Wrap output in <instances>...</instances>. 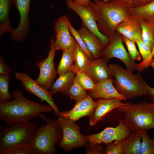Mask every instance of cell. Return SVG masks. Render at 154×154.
I'll use <instances>...</instances> for the list:
<instances>
[{"instance_id":"1","label":"cell","mask_w":154,"mask_h":154,"mask_svg":"<svg viewBox=\"0 0 154 154\" xmlns=\"http://www.w3.org/2000/svg\"><path fill=\"white\" fill-rule=\"evenodd\" d=\"M13 97L12 101L0 103V120L8 125L17 122H30L40 114L54 110L48 104H41L26 98L20 89L13 92Z\"/></svg>"},{"instance_id":"2","label":"cell","mask_w":154,"mask_h":154,"mask_svg":"<svg viewBox=\"0 0 154 154\" xmlns=\"http://www.w3.org/2000/svg\"><path fill=\"white\" fill-rule=\"evenodd\" d=\"M96 18L100 32L110 39L115 35L116 29L121 22L130 15L127 11V2L121 0H111L103 2L101 0L89 2Z\"/></svg>"},{"instance_id":"3","label":"cell","mask_w":154,"mask_h":154,"mask_svg":"<svg viewBox=\"0 0 154 154\" xmlns=\"http://www.w3.org/2000/svg\"><path fill=\"white\" fill-rule=\"evenodd\" d=\"M39 117L46 124L37 129L32 135L28 146L33 154H53L56 152V145L61 141L62 131L58 119L47 118L43 114Z\"/></svg>"},{"instance_id":"4","label":"cell","mask_w":154,"mask_h":154,"mask_svg":"<svg viewBox=\"0 0 154 154\" xmlns=\"http://www.w3.org/2000/svg\"><path fill=\"white\" fill-rule=\"evenodd\" d=\"M123 114L122 120L131 133H141L154 129V102H123L117 108Z\"/></svg>"},{"instance_id":"5","label":"cell","mask_w":154,"mask_h":154,"mask_svg":"<svg viewBox=\"0 0 154 154\" xmlns=\"http://www.w3.org/2000/svg\"><path fill=\"white\" fill-rule=\"evenodd\" d=\"M109 67L115 78L114 87L127 99L147 95L148 85L139 73L134 74L117 64H110Z\"/></svg>"},{"instance_id":"6","label":"cell","mask_w":154,"mask_h":154,"mask_svg":"<svg viewBox=\"0 0 154 154\" xmlns=\"http://www.w3.org/2000/svg\"><path fill=\"white\" fill-rule=\"evenodd\" d=\"M31 122H17L8 125L0 126V154H7L17 147L28 146L31 137L37 129Z\"/></svg>"},{"instance_id":"7","label":"cell","mask_w":154,"mask_h":154,"mask_svg":"<svg viewBox=\"0 0 154 154\" xmlns=\"http://www.w3.org/2000/svg\"><path fill=\"white\" fill-rule=\"evenodd\" d=\"M58 119L62 131L59 145L64 151H68L86 145L88 140L80 133L78 125L64 117L60 116Z\"/></svg>"},{"instance_id":"8","label":"cell","mask_w":154,"mask_h":154,"mask_svg":"<svg viewBox=\"0 0 154 154\" xmlns=\"http://www.w3.org/2000/svg\"><path fill=\"white\" fill-rule=\"evenodd\" d=\"M67 7L75 12L81 18L83 24L87 29L96 35L106 47L110 42L109 38L102 33L97 27V18L92 7L74 2L73 0H66Z\"/></svg>"},{"instance_id":"9","label":"cell","mask_w":154,"mask_h":154,"mask_svg":"<svg viewBox=\"0 0 154 154\" xmlns=\"http://www.w3.org/2000/svg\"><path fill=\"white\" fill-rule=\"evenodd\" d=\"M110 40V43L105 47L101 57L108 62L113 58H117L123 62L128 71L133 72L135 70L137 63L125 50L121 35L116 32Z\"/></svg>"},{"instance_id":"10","label":"cell","mask_w":154,"mask_h":154,"mask_svg":"<svg viewBox=\"0 0 154 154\" xmlns=\"http://www.w3.org/2000/svg\"><path fill=\"white\" fill-rule=\"evenodd\" d=\"M54 39L51 40L50 50L47 57L37 63L39 68V75L36 80L39 84L44 89L48 90L53 84L54 80L57 74L54 62L55 54Z\"/></svg>"},{"instance_id":"11","label":"cell","mask_w":154,"mask_h":154,"mask_svg":"<svg viewBox=\"0 0 154 154\" xmlns=\"http://www.w3.org/2000/svg\"><path fill=\"white\" fill-rule=\"evenodd\" d=\"M131 133L122 120L115 127H107L100 132L85 136L89 143L93 144L103 143L108 144L115 141H122Z\"/></svg>"},{"instance_id":"12","label":"cell","mask_w":154,"mask_h":154,"mask_svg":"<svg viewBox=\"0 0 154 154\" xmlns=\"http://www.w3.org/2000/svg\"><path fill=\"white\" fill-rule=\"evenodd\" d=\"M15 78L21 82V84L25 90L30 93L38 98L42 102H46L54 109L55 114L59 116V109L54 102L52 96L48 90L40 86L36 80L32 79L27 74L16 72Z\"/></svg>"},{"instance_id":"13","label":"cell","mask_w":154,"mask_h":154,"mask_svg":"<svg viewBox=\"0 0 154 154\" xmlns=\"http://www.w3.org/2000/svg\"><path fill=\"white\" fill-rule=\"evenodd\" d=\"M69 21L66 16L60 17L55 22L54 30L56 33V39L54 41V47L56 50L74 51L76 40L70 35L68 27Z\"/></svg>"},{"instance_id":"14","label":"cell","mask_w":154,"mask_h":154,"mask_svg":"<svg viewBox=\"0 0 154 154\" xmlns=\"http://www.w3.org/2000/svg\"><path fill=\"white\" fill-rule=\"evenodd\" d=\"M31 0H11V4L17 9L20 16L18 27L11 33L12 39L16 41L24 40L29 31V13Z\"/></svg>"},{"instance_id":"15","label":"cell","mask_w":154,"mask_h":154,"mask_svg":"<svg viewBox=\"0 0 154 154\" xmlns=\"http://www.w3.org/2000/svg\"><path fill=\"white\" fill-rule=\"evenodd\" d=\"M96 102L90 95L86 98L76 102L73 108L68 111L60 112V116L67 118L75 122L80 118L89 116L94 108Z\"/></svg>"},{"instance_id":"16","label":"cell","mask_w":154,"mask_h":154,"mask_svg":"<svg viewBox=\"0 0 154 154\" xmlns=\"http://www.w3.org/2000/svg\"><path fill=\"white\" fill-rule=\"evenodd\" d=\"M123 100L119 98L101 99L96 102L93 110L89 116V123L94 126L101 120L110 111L117 108L123 103Z\"/></svg>"},{"instance_id":"17","label":"cell","mask_w":154,"mask_h":154,"mask_svg":"<svg viewBox=\"0 0 154 154\" xmlns=\"http://www.w3.org/2000/svg\"><path fill=\"white\" fill-rule=\"evenodd\" d=\"M108 62L103 58L90 60L84 72L96 83L104 80L112 78Z\"/></svg>"},{"instance_id":"18","label":"cell","mask_w":154,"mask_h":154,"mask_svg":"<svg viewBox=\"0 0 154 154\" xmlns=\"http://www.w3.org/2000/svg\"><path fill=\"white\" fill-rule=\"evenodd\" d=\"M114 80L112 78L103 80L96 83L94 88L90 91V95L94 98L110 99L118 98L123 100L127 99L120 94L113 85Z\"/></svg>"},{"instance_id":"19","label":"cell","mask_w":154,"mask_h":154,"mask_svg":"<svg viewBox=\"0 0 154 154\" xmlns=\"http://www.w3.org/2000/svg\"><path fill=\"white\" fill-rule=\"evenodd\" d=\"M77 31L91 54L93 59L100 58L105 47L100 39L83 25Z\"/></svg>"},{"instance_id":"20","label":"cell","mask_w":154,"mask_h":154,"mask_svg":"<svg viewBox=\"0 0 154 154\" xmlns=\"http://www.w3.org/2000/svg\"><path fill=\"white\" fill-rule=\"evenodd\" d=\"M116 31L135 43L138 38L141 37L140 21L131 16L119 24Z\"/></svg>"},{"instance_id":"21","label":"cell","mask_w":154,"mask_h":154,"mask_svg":"<svg viewBox=\"0 0 154 154\" xmlns=\"http://www.w3.org/2000/svg\"><path fill=\"white\" fill-rule=\"evenodd\" d=\"M142 61L140 63L136 64L135 70L141 72L149 66L154 68V58L151 56V51L149 46L142 40L141 37L136 40Z\"/></svg>"},{"instance_id":"22","label":"cell","mask_w":154,"mask_h":154,"mask_svg":"<svg viewBox=\"0 0 154 154\" xmlns=\"http://www.w3.org/2000/svg\"><path fill=\"white\" fill-rule=\"evenodd\" d=\"M127 9L131 16L139 21L154 23V1L140 7Z\"/></svg>"},{"instance_id":"23","label":"cell","mask_w":154,"mask_h":154,"mask_svg":"<svg viewBox=\"0 0 154 154\" xmlns=\"http://www.w3.org/2000/svg\"><path fill=\"white\" fill-rule=\"evenodd\" d=\"M11 0H0V34L1 37L7 32L11 33L14 29L11 26L9 13Z\"/></svg>"},{"instance_id":"24","label":"cell","mask_w":154,"mask_h":154,"mask_svg":"<svg viewBox=\"0 0 154 154\" xmlns=\"http://www.w3.org/2000/svg\"><path fill=\"white\" fill-rule=\"evenodd\" d=\"M140 133H131L121 141L123 154H140Z\"/></svg>"},{"instance_id":"25","label":"cell","mask_w":154,"mask_h":154,"mask_svg":"<svg viewBox=\"0 0 154 154\" xmlns=\"http://www.w3.org/2000/svg\"><path fill=\"white\" fill-rule=\"evenodd\" d=\"M72 71L69 70L61 76H59L48 90L52 95L59 92H64L72 84L75 76Z\"/></svg>"},{"instance_id":"26","label":"cell","mask_w":154,"mask_h":154,"mask_svg":"<svg viewBox=\"0 0 154 154\" xmlns=\"http://www.w3.org/2000/svg\"><path fill=\"white\" fill-rule=\"evenodd\" d=\"M86 90L80 84L77 77L75 76L71 85L64 93L76 102L88 96Z\"/></svg>"},{"instance_id":"27","label":"cell","mask_w":154,"mask_h":154,"mask_svg":"<svg viewBox=\"0 0 154 154\" xmlns=\"http://www.w3.org/2000/svg\"><path fill=\"white\" fill-rule=\"evenodd\" d=\"M75 67L77 70L84 71L90 60L76 41L73 51Z\"/></svg>"},{"instance_id":"28","label":"cell","mask_w":154,"mask_h":154,"mask_svg":"<svg viewBox=\"0 0 154 154\" xmlns=\"http://www.w3.org/2000/svg\"><path fill=\"white\" fill-rule=\"evenodd\" d=\"M63 52L57 69V74L59 76H62L69 70L74 62L73 51L66 50Z\"/></svg>"},{"instance_id":"29","label":"cell","mask_w":154,"mask_h":154,"mask_svg":"<svg viewBox=\"0 0 154 154\" xmlns=\"http://www.w3.org/2000/svg\"><path fill=\"white\" fill-rule=\"evenodd\" d=\"M140 22L142 29V40L149 46L152 52L154 43L153 33L154 23L144 21H141Z\"/></svg>"},{"instance_id":"30","label":"cell","mask_w":154,"mask_h":154,"mask_svg":"<svg viewBox=\"0 0 154 154\" xmlns=\"http://www.w3.org/2000/svg\"><path fill=\"white\" fill-rule=\"evenodd\" d=\"M10 80L9 74L0 75V103L9 102L13 97L9 90Z\"/></svg>"},{"instance_id":"31","label":"cell","mask_w":154,"mask_h":154,"mask_svg":"<svg viewBox=\"0 0 154 154\" xmlns=\"http://www.w3.org/2000/svg\"><path fill=\"white\" fill-rule=\"evenodd\" d=\"M69 70L74 72L80 84L86 90L91 91L94 88L96 83L85 72L77 70L74 65Z\"/></svg>"},{"instance_id":"32","label":"cell","mask_w":154,"mask_h":154,"mask_svg":"<svg viewBox=\"0 0 154 154\" xmlns=\"http://www.w3.org/2000/svg\"><path fill=\"white\" fill-rule=\"evenodd\" d=\"M142 141L141 143V154H154V141L150 138L147 131L141 133Z\"/></svg>"},{"instance_id":"33","label":"cell","mask_w":154,"mask_h":154,"mask_svg":"<svg viewBox=\"0 0 154 154\" xmlns=\"http://www.w3.org/2000/svg\"><path fill=\"white\" fill-rule=\"evenodd\" d=\"M68 27L71 34L74 37L79 45L90 60L93 59L91 54L88 50L84 41L72 26L70 21L68 23Z\"/></svg>"},{"instance_id":"34","label":"cell","mask_w":154,"mask_h":154,"mask_svg":"<svg viewBox=\"0 0 154 154\" xmlns=\"http://www.w3.org/2000/svg\"><path fill=\"white\" fill-rule=\"evenodd\" d=\"M122 40L125 44L128 53L131 57L135 60L139 61L141 59V56L137 50L135 43L129 39L121 35Z\"/></svg>"},{"instance_id":"35","label":"cell","mask_w":154,"mask_h":154,"mask_svg":"<svg viewBox=\"0 0 154 154\" xmlns=\"http://www.w3.org/2000/svg\"><path fill=\"white\" fill-rule=\"evenodd\" d=\"M121 141H115L114 142L108 144L104 150L105 154H123Z\"/></svg>"},{"instance_id":"36","label":"cell","mask_w":154,"mask_h":154,"mask_svg":"<svg viewBox=\"0 0 154 154\" xmlns=\"http://www.w3.org/2000/svg\"><path fill=\"white\" fill-rule=\"evenodd\" d=\"M86 153L87 154H105L104 150L98 144H93L89 143L88 145L86 144Z\"/></svg>"},{"instance_id":"37","label":"cell","mask_w":154,"mask_h":154,"mask_svg":"<svg viewBox=\"0 0 154 154\" xmlns=\"http://www.w3.org/2000/svg\"><path fill=\"white\" fill-rule=\"evenodd\" d=\"M154 0H129L127 3V8H133L140 7L147 4Z\"/></svg>"},{"instance_id":"38","label":"cell","mask_w":154,"mask_h":154,"mask_svg":"<svg viewBox=\"0 0 154 154\" xmlns=\"http://www.w3.org/2000/svg\"><path fill=\"white\" fill-rule=\"evenodd\" d=\"M7 154H33L28 146L19 147L9 151Z\"/></svg>"},{"instance_id":"39","label":"cell","mask_w":154,"mask_h":154,"mask_svg":"<svg viewBox=\"0 0 154 154\" xmlns=\"http://www.w3.org/2000/svg\"><path fill=\"white\" fill-rule=\"evenodd\" d=\"M11 70L9 66L5 62L2 57L0 56V75L9 74L11 72Z\"/></svg>"},{"instance_id":"40","label":"cell","mask_w":154,"mask_h":154,"mask_svg":"<svg viewBox=\"0 0 154 154\" xmlns=\"http://www.w3.org/2000/svg\"><path fill=\"white\" fill-rule=\"evenodd\" d=\"M147 88L148 91L147 95L151 99L154 101V88L150 87L148 85Z\"/></svg>"},{"instance_id":"41","label":"cell","mask_w":154,"mask_h":154,"mask_svg":"<svg viewBox=\"0 0 154 154\" xmlns=\"http://www.w3.org/2000/svg\"><path fill=\"white\" fill-rule=\"evenodd\" d=\"M74 1L78 4L87 6L89 5L90 0H73Z\"/></svg>"},{"instance_id":"42","label":"cell","mask_w":154,"mask_h":154,"mask_svg":"<svg viewBox=\"0 0 154 154\" xmlns=\"http://www.w3.org/2000/svg\"><path fill=\"white\" fill-rule=\"evenodd\" d=\"M151 55L152 57L153 58V57L154 56V43L153 44V48L151 52Z\"/></svg>"},{"instance_id":"43","label":"cell","mask_w":154,"mask_h":154,"mask_svg":"<svg viewBox=\"0 0 154 154\" xmlns=\"http://www.w3.org/2000/svg\"><path fill=\"white\" fill-rule=\"evenodd\" d=\"M110 0H104L102 1L103 2H106ZM123 0V1H125L126 2H127V3L129 1V0Z\"/></svg>"},{"instance_id":"44","label":"cell","mask_w":154,"mask_h":154,"mask_svg":"<svg viewBox=\"0 0 154 154\" xmlns=\"http://www.w3.org/2000/svg\"><path fill=\"white\" fill-rule=\"evenodd\" d=\"M153 33L154 37V24L153 29Z\"/></svg>"},{"instance_id":"45","label":"cell","mask_w":154,"mask_h":154,"mask_svg":"<svg viewBox=\"0 0 154 154\" xmlns=\"http://www.w3.org/2000/svg\"><path fill=\"white\" fill-rule=\"evenodd\" d=\"M153 140L154 141V133H153Z\"/></svg>"},{"instance_id":"46","label":"cell","mask_w":154,"mask_h":154,"mask_svg":"<svg viewBox=\"0 0 154 154\" xmlns=\"http://www.w3.org/2000/svg\"><path fill=\"white\" fill-rule=\"evenodd\" d=\"M153 57V58H154V56Z\"/></svg>"}]
</instances>
